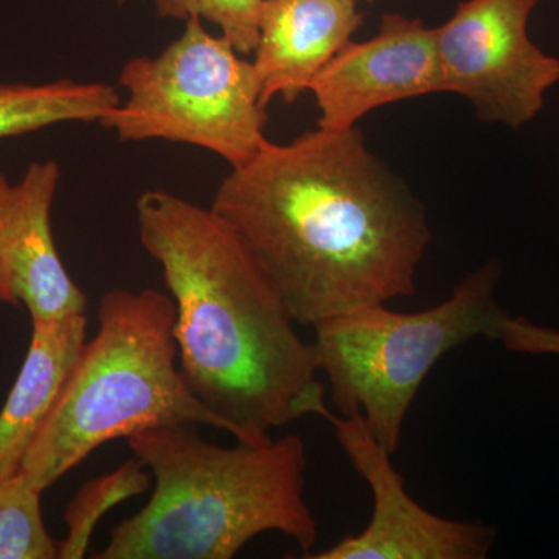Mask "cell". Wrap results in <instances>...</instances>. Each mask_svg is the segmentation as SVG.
Returning <instances> with one entry per match:
<instances>
[{
	"label": "cell",
	"instance_id": "6da1fadb",
	"mask_svg": "<svg viewBox=\"0 0 559 559\" xmlns=\"http://www.w3.org/2000/svg\"><path fill=\"white\" fill-rule=\"evenodd\" d=\"M212 210L301 325L412 296L430 241L425 204L358 128L267 140Z\"/></svg>",
	"mask_w": 559,
	"mask_h": 559
},
{
	"label": "cell",
	"instance_id": "7a4b0ae2",
	"mask_svg": "<svg viewBox=\"0 0 559 559\" xmlns=\"http://www.w3.org/2000/svg\"><path fill=\"white\" fill-rule=\"evenodd\" d=\"M135 215L140 245L175 301L179 367L193 395L253 447L310 415L323 396L318 352L237 231L167 190L140 194Z\"/></svg>",
	"mask_w": 559,
	"mask_h": 559
},
{
	"label": "cell",
	"instance_id": "3957f363",
	"mask_svg": "<svg viewBox=\"0 0 559 559\" xmlns=\"http://www.w3.org/2000/svg\"><path fill=\"white\" fill-rule=\"evenodd\" d=\"M128 444L150 469L153 495L94 558L230 559L266 532L289 536L304 558L318 543L299 436L224 448L202 439L197 425H170L134 433Z\"/></svg>",
	"mask_w": 559,
	"mask_h": 559
},
{
	"label": "cell",
	"instance_id": "277c9868",
	"mask_svg": "<svg viewBox=\"0 0 559 559\" xmlns=\"http://www.w3.org/2000/svg\"><path fill=\"white\" fill-rule=\"evenodd\" d=\"M53 409L21 471L40 491L103 444L170 425H226L193 395L178 359L175 301L156 289H112L97 311Z\"/></svg>",
	"mask_w": 559,
	"mask_h": 559
},
{
	"label": "cell",
	"instance_id": "5b68a950",
	"mask_svg": "<svg viewBox=\"0 0 559 559\" xmlns=\"http://www.w3.org/2000/svg\"><path fill=\"white\" fill-rule=\"evenodd\" d=\"M502 264L488 261L455 286L450 299L419 312L384 305L316 323L319 369L344 417L362 415L374 439L395 455L419 388L444 355L476 340L498 341L507 312L495 299Z\"/></svg>",
	"mask_w": 559,
	"mask_h": 559
},
{
	"label": "cell",
	"instance_id": "8992f818",
	"mask_svg": "<svg viewBox=\"0 0 559 559\" xmlns=\"http://www.w3.org/2000/svg\"><path fill=\"white\" fill-rule=\"evenodd\" d=\"M223 35L189 17L186 31L156 57L121 68L128 92L100 120L121 142L167 140L200 146L231 168L252 160L267 142L266 106L253 62Z\"/></svg>",
	"mask_w": 559,
	"mask_h": 559
},
{
	"label": "cell",
	"instance_id": "52a82bcc",
	"mask_svg": "<svg viewBox=\"0 0 559 559\" xmlns=\"http://www.w3.org/2000/svg\"><path fill=\"white\" fill-rule=\"evenodd\" d=\"M539 0H465L436 28L443 92L462 95L487 123L524 127L559 81V60L530 39Z\"/></svg>",
	"mask_w": 559,
	"mask_h": 559
},
{
	"label": "cell",
	"instance_id": "ba28073f",
	"mask_svg": "<svg viewBox=\"0 0 559 559\" xmlns=\"http://www.w3.org/2000/svg\"><path fill=\"white\" fill-rule=\"evenodd\" d=\"M310 415L326 419L345 454L373 495V514L366 530L345 536L329 550L308 559H481L488 557L496 530L480 522L447 520L423 509L404 487L392 454L370 432L362 415L340 417L323 396Z\"/></svg>",
	"mask_w": 559,
	"mask_h": 559
},
{
	"label": "cell",
	"instance_id": "9c48e42d",
	"mask_svg": "<svg viewBox=\"0 0 559 559\" xmlns=\"http://www.w3.org/2000/svg\"><path fill=\"white\" fill-rule=\"evenodd\" d=\"M308 92L320 110L318 127L330 131L352 130L390 103L443 92L436 28L418 17L384 14L377 36L349 40Z\"/></svg>",
	"mask_w": 559,
	"mask_h": 559
},
{
	"label": "cell",
	"instance_id": "30bf717a",
	"mask_svg": "<svg viewBox=\"0 0 559 559\" xmlns=\"http://www.w3.org/2000/svg\"><path fill=\"white\" fill-rule=\"evenodd\" d=\"M60 180L61 167L51 159L32 162L20 182L0 171V301L22 305L32 319H60L87 308L51 231Z\"/></svg>",
	"mask_w": 559,
	"mask_h": 559
},
{
	"label": "cell",
	"instance_id": "8fae6325",
	"mask_svg": "<svg viewBox=\"0 0 559 559\" xmlns=\"http://www.w3.org/2000/svg\"><path fill=\"white\" fill-rule=\"evenodd\" d=\"M364 16L353 0H263L253 68L261 102L294 103L352 40Z\"/></svg>",
	"mask_w": 559,
	"mask_h": 559
},
{
	"label": "cell",
	"instance_id": "7c38bea8",
	"mask_svg": "<svg viewBox=\"0 0 559 559\" xmlns=\"http://www.w3.org/2000/svg\"><path fill=\"white\" fill-rule=\"evenodd\" d=\"M32 340L20 374L0 411V477L21 469L36 433L86 342V312L60 319H32Z\"/></svg>",
	"mask_w": 559,
	"mask_h": 559
},
{
	"label": "cell",
	"instance_id": "4fadbf2b",
	"mask_svg": "<svg viewBox=\"0 0 559 559\" xmlns=\"http://www.w3.org/2000/svg\"><path fill=\"white\" fill-rule=\"evenodd\" d=\"M116 87L58 80L43 84H0V139L69 121H98L119 105Z\"/></svg>",
	"mask_w": 559,
	"mask_h": 559
},
{
	"label": "cell",
	"instance_id": "5bb4252c",
	"mask_svg": "<svg viewBox=\"0 0 559 559\" xmlns=\"http://www.w3.org/2000/svg\"><path fill=\"white\" fill-rule=\"evenodd\" d=\"M150 469L139 459L127 460L119 468L86 481L64 511L68 535L58 543V558L81 559L90 551L92 535L102 518L124 500L150 488Z\"/></svg>",
	"mask_w": 559,
	"mask_h": 559
},
{
	"label": "cell",
	"instance_id": "9a60e30c",
	"mask_svg": "<svg viewBox=\"0 0 559 559\" xmlns=\"http://www.w3.org/2000/svg\"><path fill=\"white\" fill-rule=\"evenodd\" d=\"M40 495L21 469L0 477V559L58 558V543L44 524Z\"/></svg>",
	"mask_w": 559,
	"mask_h": 559
},
{
	"label": "cell",
	"instance_id": "2e32d148",
	"mask_svg": "<svg viewBox=\"0 0 559 559\" xmlns=\"http://www.w3.org/2000/svg\"><path fill=\"white\" fill-rule=\"evenodd\" d=\"M263 0H154L157 16L187 21L201 17L218 25L224 38L241 55H252L259 43V17Z\"/></svg>",
	"mask_w": 559,
	"mask_h": 559
},
{
	"label": "cell",
	"instance_id": "e0dca14e",
	"mask_svg": "<svg viewBox=\"0 0 559 559\" xmlns=\"http://www.w3.org/2000/svg\"><path fill=\"white\" fill-rule=\"evenodd\" d=\"M498 341L510 352L559 356V330L536 325L525 318L507 316Z\"/></svg>",
	"mask_w": 559,
	"mask_h": 559
},
{
	"label": "cell",
	"instance_id": "ac0fdd59",
	"mask_svg": "<svg viewBox=\"0 0 559 559\" xmlns=\"http://www.w3.org/2000/svg\"><path fill=\"white\" fill-rule=\"evenodd\" d=\"M353 2H356V3H358V2H369L370 3V2H374V0H353Z\"/></svg>",
	"mask_w": 559,
	"mask_h": 559
},
{
	"label": "cell",
	"instance_id": "d6986e66",
	"mask_svg": "<svg viewBox=\"0 0 559 559\" xmlns=\"http://www.w3.org/2000/svg\"><path fill=\"white\" fill-rule=\"evenodd\" d=\"M117 2L124 3V2H128V0H117Z\"/></svg>",
	"mask_w": 559,
	"mask_h": 559
}]
</instances>
